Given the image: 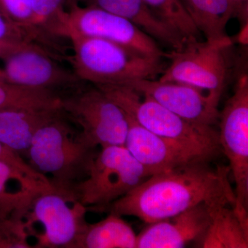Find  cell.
Segmentation results:
<instances>
[{
  "mask_svg": "<svg viewBox=\"0 0 248 248\" xmlns=\"http://www.w3.org/2000/svg\"><path fill=\"white\" fill-rule=\"evenodd\" d=\"M210 161H196L152 175L98 212L135 217L151 224L201 203H224L234 208L229 167H212Z\"/></svg>",
  "mask_w": 248,
  "mask_h": 248,
  "instance_id": "6da1fadb",
  "label": "cell"
},
{
  "mask_svg": "<svg viewBox=\"0 0 248 248\" xmlns=\"http://www.w3.org/2000/svg\"><path fill=\"white\" fill-rule=\"evenodd\" d=\"M65 116L61 108L41 127L27 153L29 164L55 190L74 197L73 188L87 176L97 153L79 131L73 130Z\"/></svg>",
  "mask_w": 248,
  "mask_h": 248,
  "instance_id": "7a4b0ae2",
  "label": "cell"
},
{
  "mask_svg": "<svg viewBox=\"0 0 248 248\" xmlns=\"http://www.w3.org/2000/svg\"><path fill=\"white\" fill-rule=\"evenodd\" d=\"M75 73L84 81L124 86L137 79H155L162 74L161 58L148 56L115 42L70 35Z\"/></svg>",
  "mask_w": 248,
  "mask_h": 248,
  "instance_id": "3957f363",
  "label": "cell"
},
{
  "mask_svg": "<svg viewBox=\"0 0 248 248\" xmlns=\"http://www.w3.org/2000/svg\"><path fill=\"white\" fill-rule=\"evenodd\" d=\"M143 128L162 138L180 142L217 156L221 151L218 132L213 126L186 120L161 106L149 96L117 85H98Z\"/></svg>",
  "mask_w": 248,
  "mask_h": 248,
  "instance_id": "277c9868",
  "label": "cell"
},
{
  "mask_svg": "<svg viewBox=\"0 0 248 248\" xmlns=\"http://www.w3.org/2000/svg\"><path fill=\"white\" fill-rule=\"evenodd\" d=\"M151 177L124 146L102 148L90 166L87 176L73 190L87 210H98L118 200Z\"/></svg>",
  "mask_w": 248,
  "mask_h": 248,
  "instance_id": "5b68a950",
  "label": "cell"
},
{
  "mask_svg": "<svg viewBox=\"0 0 248 248\" xmlns=\"http://www.w3.org/2000/svg\"><path fill=\"white\" fill-rule=\"evenodd\" d=\"M1 61V79L10 84L46 91L62 99V93L66 97L83 89L84 81L75 71L63 68L46 48L33 42L13 46Z\"/></svg>",
  "mask_w": 248,
  "mask_h": 248,
  "instance_id": "8992f818",
  "label": "cell"
},
{
  "mask_svg": "<svg viewBox=\"0 0 248 248\" xmlns=\"http://www.w3.org/2000/svg\"><path fill=\"white\" fill-rule=\"evenodd\" d=\"M230 37L223 40L186 42L180 50L167 53L170 64L159 81L182 83L208 93L219 101L226 84V50L232 45Z\"/></svg>",
  "mask_w": 248,
  "mask_h": 248,
  "instance_id": "52a82bcc",
  "label": "cell"
},
{
  "mask_svg": "<svg viewBox=\"0 0 248 248\" xmlns=\"http://www.w3.org/2000/svg\"><path fill=\"white\" fill-rule=\"evenodd\" d=\"M61 108L69 120L79 125L81 137L93 148L125 145L128 116L98 88H83L63 98Z\"/></svg>",
  "mask_w": 248,
  "mask_h": 248,
  "instance_id": "ba28073f",
  "label": "cell"
},
{
  "mask_svg": "<svg viewBox=\"0 0 248 248\" xmlns=\"http://www.w3.org/2000/svg\"><path fill=\"white\" fill-rule=\"evenodd\" d=\"M221 150L230 163L235 183L234 210L248 224V78L240 76L234 94L219 114Z\"/></svg>",
  "mask_w": 248,
  "mask_h": 248,
  "instance_id": "9c48e42d",
  "label": "cell"
},
{
  "mask_svg": "<svg viewBox=\"0 0 248 248\" xmlns=\"http://www.w3.org/2000/svg\"><path fill=\"white\" fill-rule=\"evenodd\" d=\"M86 212L87 208L79 201L55 189L37 194L25 216L28 234L31 228L40 226L33 248H76L87 223Z\"/></svg>",
  "mask_w": 248,
  "mask_h": 248,
  "instance_id": "30bf717a",
  "label": "cell"
},
{
  "mask_svg": "<svg viewBox=\"0 0 248 248\" xmlns=\"http://www.w3.org/2000/svg\"><path fill=\"white\" fill-rule=\"evenodd\" d=\"M70 35L110 41L154 58L167 57L156 41L132 23L95 6L73 4L66 17L68 38Z\"/></svg>",
  "mask_w": 248,
  "mask_h": 248,
  "instance_id": "8fae6325",
  "label": "cell"
},
{
  "mask_svg": "<svg viewBox=\"0 0 248 248\" xmlns=\"http://www.w3.org/2000/svg\"><path fill=\"white\" fill-rule=\"evenodd\" d=\"M127 116L129 126L124 146L146 169L150 176L196 161H211L216 156L198 148L155 135Z\"/></svg>",
  "mask_w": 248,
  "mask_h": 248,
  "instance_id": "7c38bea8",
  "label": "cell"
},
{
  "mask_svg": "<svg viewBox=\"0 0 248 248\" xmlns=\"http://www.w3.org/2000/svg\"><path fill=\"white\" fill-rule=\"evenodd\" d=\"M122 86L149 96L166 108L193 123L213 127L218 122L219 101L193 86L148 79L133 80Z\"/></svg>",
  "mask_w": 248,
  "mask_h": 248,
  "instance_id": "4fadbf2b",
  "label": "cell"
},
{
  "mask_svg": "<svg viewBox=\"0 0 248 248\" xmlns=\"http://www.w3.org/2000/svg\"><path fill=\"white\" fill-rule=\"evenodd\" d=\"M209 221V204H199L149 224L137 236L136 248H182L192 242L198 245Z\"/></svg>",
  "mask_w": 248,
  "mask_h": 248,
  "instance_id": "5bb4252c",
  "label": "cell"
},
{
  "mask_svg": "<svg viewBox=\"0 0 248 248\" xmlns=\"http://www.w3.org/2000/svg\"><path fill=\"white\" fill-rule=\"evenodd\" d=\"M87 6H95L120 16L172 50H180L186 41L163 22L150 9L144 0H85Z\"/></svg>",
  "mask_w": 248,
  "mask_h": 248,
  "instance_id": "9a60e30c",
  "label": "cell"
},
{
  "mask_svg": "<svg viewBox=\"0 0 248 248\" xmlns=\"http://www.w3.org/2000/svg\"><path fill=\"white\" fill-rule=\"evenodd\" d=\"M60 109L21 108L0 110V142L19 154L27 152L39 129Z\"/></svg>",
  "mask_w": 248,
  "mask_h": 248,
  "instance_id": "2e32d148",
  "label": "cell"
},
{
  "mask_svg": "<svg viewBox=\"0 0 248 248\" xmlns=\"http://www.w3.org/2000/svg\"><path fill=\"white\" fill-rule=\"evenodd\" d=\"M210 221L205 234L199 243L202 248H248V225L224 203L209 205Z\"/></svg>",
  "mask_w": 248,
  "mask_h": 248,
  "instance_id": "e0dca14e",
  "label": "cell"
},
{
  "mask_svg": "<svg viewBox=\"0 0 248 248\" xmlns=\"http://www.w3.org/2000/svg\"><path fill=\"white\" fill-rule=\"evenodd\" d=\"M122 217L109 213L102 221L86 223L76 248H136L138 235Z\"/></svg>",
  "mask_w": 248,
  "mask_h": 248,
  "instance_id": "ac0fdd59",
  "label": "cell"
},
{
  "mask_svg": "<svg viewBox=\"0 0 248 248\" xmlns=\"http://www.w3.org/2000/svg\"><path fill=\"white\" fill-rule=\"evenodd\" d=\"M192 21L208 41L228 38L226 26L232 17L228 0H182Z\"/></svg>",
  "mask_w": 248,
  "mask_h": 248,
  "instance_id": "d6986e66",
  "label": "cell"
},
{
  "mask_svg": "<svg viewBox=\"0 0 248 248\" xmlns=\"http://www.w3.org/2000/svg\"><path fill=\"white\" fill-rule=\"evenodd\" d=\"M66 0H31V24L36 44L46 37H66Z\"/></svg>",
  "mask_w": 248,
  "mask_h": 248,
  "instance_id": "ffe728a7",
  "label": "cell"
},
{
  "mask_svg": "<svg viewBox=\"0 0 248 248\" xmlns=\"http://www.w3.org/2000/svg\"><path fill=\"white\" fill-rule=\"evenodd\" d=\"M62 99L46 91L28 89L0 80V110L4 109L59 108Z\"/></svg>",
  "mask_w": 248,
  "mask_h": 248,
  "instance_id": "44dd1931",
  "label": "cell"
},
{
  "mask_svg": "<svg viewBox=\"0 0 248 248\" xmlns=\"http://www.w3.org/2000/svg\"><path fill=\"white\" fill-rule=\"evenodd\" d=\"M150 9L186 41L200 40L201 32L182 0H144Z\"/></svg>",
  "mask_w": 248,
  "mask_h": 248,
  "instance_id": "7402d4cb",
  "label": "cell"
},
{
  "mask_svg": "<svg viewBox=\"0 0 248 248\" xmlns=\"http://www.w3.org/2000/svg\"><path fill=\"white\" fill-rule=\"evenodd\" d=\"M19 182L29 183L41 190H53L39 186L11 165L0 161V205L15 207L29 203L37 194L43 192L32 189L10 188V184Z\"/></svg>",
  "mask_w": 248,
  "mask_h": 248,
  "instance_id": "603a6c76",
  "label": "cell"
},
{
  "mask_svg": "<svg viewBox=\"0 0 248 248\" xmlns=\"http://www.w3.org/2000/svg\"><path fill=\"white\" fill-rule=\"evenodd\" d=\"M29 205L11 210L0 209V248H32L25 223Z\"/></svg>",
  "mask_w": 248,
  "mask_h": 248,
  "instance_id": "cb8c5ba5",
  "label": "cell"
},
{
  "mask_svg": "<svg viewBox=\"0 0 248 248\" xmlns=\"http://www.w3.org/2000/svg\"><path fill=\"white\" fill-rule=\"evenodd\" d=\"M0 10L11 22L27 31L35 42L31 24V0H0Z\"/></svg>",
  "mask_w": 248,
  "mask_h": 248,
  "instance_id": "d4e9b609",
  "label": "cell"
},
{
  "mask_svg": "<svg viewBox=\"0 0 248 248\" xmlns=\"http://www.w3.org/2000/svg\"><path fill=\"white\" fill-rule=\"evenodd\" d=\"M27 42H34L30 34L11 22L0 10V45H14Z\"/></svg>",
  "mask_w": 248,
  "mask_h": 248,
  "instance_id": "484cf974",
  "label": "cell"
},
{
  "mask_svg": "<svg viewBox=\"0 0 248 248\" xmlns=\"http://www.w3.org/2000/svg\"><path fill=\"white\" fill-rule=\"evenodd\" d=\"M0 161L11 165L14 169L33 182H40L43 180L44 176L34 169L29 163L26 162L19 153L10 149L1 142Z\"/></svg>",
  "mask_w": 248,
  "mask_h": 248,
  "instance_id": "4316f807",
  "label": "cell"
},
{
  "mask_svg": "<svg viewBox=\"0 0 248 248\" xmlns=\"http://www.w3.org/2000/svg\"><path fill=\"white\" fill-rule=\"evenodd\" d=\"M231 4L232 17L239 19L242 27L248 24V0H228Z\"/></svg>",
  "mask_w": 248,
  "mask_h": 248,
  "instance_id": "83f0119b",
  "label": "cell"
},
{
  "mask_svg": "<svg viewBox=\"0 0 248 248\" xmlns=\"http://www.w3.org/2000/svg\"><path fill=\"white\" fill-rule=\"evenodd\" d=\"M248 24H246L242 27V29L238 35V42L244 45H247L248 44Z\"/></svg>",
  "mask_w": 248,
  "mask_h": 248,
  "instance_id": "f1b7e54d",
  "label": "cell"
},
{
  "mask_svg": "<svg viewBox=\"0 0 248 248\" xmlns=\"http://www.w3.org/2000/svg\"><path fill=\"white\" fill-rule=\"evenodd\" d=\"M14 45H0V60L4 57L5 54L9 51L10 48Z\"/></svg>",
  "mask_w": 248,
  "mask_h": 248,
  "instance_id": "f546056e",
  "label": "cell"
},
{
  "mask_svg": "<svg viewBox=\"0 0 248 248\" xmlns=\"http://www.w3.org/2000/svg\"><path fill=\"white\" fill-rule=\"evenodd\" d=\"M0 80H1V78H0ZM1 81H2V80H1Z\"/></svg>",
  "mask_w": 248,
  "mask_h": 248,
  "instance_id": "4dcf8cb0",
  "label": "cell"
}]
</instances>
